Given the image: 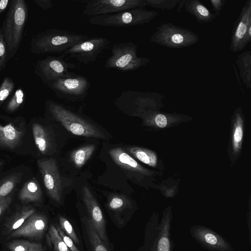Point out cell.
Returning a JSON list of instances; mask_svg holds the SVG:
<instances>
[{
	"label": "cell",
	"mask_w": 251,
	"mask_h": 251,
	"mask_svg": "<svg viewBox=\"0 0 251 251\" xmlns=\"http://www.w3.org/2000/svg\"><path fill=\"white\" fill-rule=\"evenodd\" d=\"M146 6V0H92L87 2L83 14L91 17Z\"/></svg>",
	"instance_id": "11"
},
{
	"label": "cell",
	"mask_w": 251,
	"mask_h": 251,
	"mask_svg": "<svg viewBox=\"0 0 251 251\" xmlns=\"http://www.w3.org/2000/svg\"><path fill=\"white\" fill-rule=\"evenodd\" d=\"M25 92L22 88L17 89L5 105L8 112H13L18 109L24 102Z\"/></svg>",
	"instance_id": "30"
},
{
	"label": "cell",
	"mask_w": 251,
	"mask_h": 251,
	"mask_svg": "<svg viewBox=\"0 0 251 251\" xmlns=\"http://www.w3.org/2000/svg\"><path fill=\"white\" fill-rule=\"evenodd\" d=\"M89 37L70 32L65 30L51 28L38 33L31 38V53L41 54L47 53L64 52Z\"/></svg>",
	"instance_id": "1"
},
{
	"label": "cell",
	"mask_w": 251,
	"mask_h": 251,
	"mask_svg": "<svg viewBox=\"0 0 251 251\" xmlns=\"http://www.w3.org/2000/svg\"><path fill=\"white\" fill-rule=\"evenodd\" d=\"M8 60L7 46L0 28V72L5 69Z\"/></svg>",
	"instance_id": "36"
},
{
	"label": "cell",
	"mask_w": 251,
	"mask_h": 251,
	"mask_svg": "<svg viewBox=\"0 0 251 251\" xmlns=\"http://www.w3.org/2000/svg\"><path fill=\"white\" fill-rule=\"evenodd\" d=\"M35 144L38 150L45 154L49 148V141L44 127L40 124L35 123L32 127Z\"/></svg>",
	"instance_id": "26"
},
{
	"label": "cell",
	"mask_w": 251,
	"mask_h": 251,
	"mask_svg": "<svg viewBox=\"0 0 251 251\" xmlns=\"http://www.w3.org/2000/svg\"><path fill=\"white\" fill-rule=\"evenodd\" d=\"M24 132L11 124L6 126L0 125V147L13 150L19 144Z\"/></svg>",
	"instance_id": "19"
},
{
	"label": "cell",
	"mask_w": 251,
	"mask_h": 251,
	"mask_svg": "<svg viewBox=\"0 0 251 251\" xmlns=\"http://www.w3.org/2000/svg\"><path fill=\"white\" fill-rule=\"evenodd\" d=\"M200 239L209 246L215 248H224V242L214 234L208 231H201Z\"/></svg>",
	"instance_id": "32"
},
{
	"label": "cell",
	"mask_w": 251,
	"mask_h": 251,
	"mask_svg": "<svg viewBox=\"0 0 251 251\" xmlns=\"http://www.w3.org/2000/svg\"><path fill=\"white\" fill-rule=\"evenodd\" d=\"M48 226L45 216L33 213L18 229L13 231L11 237H25L35 240L41 239Z\"/></svg>",
	"instance_id": "16"
},
{
	"label": "cell",
	"mask_w": 251,
	"mask_h": 251,
	"mask_svg": "<svg viewBox=\"0 0 251 251\" xmlns=\"http://www.w3.org/2000/svg\"><path fill=\"white\" fill-rule=\"evenodd\" d=\"M180 0H146L147 6L162 10H171L178 3Z\"/></svg>",
	"instance_id": "33"
},
{
	"label": "cell",
	"mask_w": 251,
	"mask_h": 251,
	"mask_svg": "<svg viewBox=\"0 0 251 251\" xmlns=\"http://www.w3.org/2000/svg\"><path fill=\"white\" fill-rule=\"evenodd\" d=\"M137 46L131 42L115 44L111 49V55L105 64L104 67L115 69L122 72L133 71L150 63L149 58L138 57Z\"/></svg>",
	"instance_id": "6"
},
{
	"label": "cell",
	"mask_w": 251,
	"mask_h": 251,
	"mask_svg": "<svg viewBox=\"0 0 251 251\" xmlns=\"http://www.w3.org/2000/svg\"><path fill=\"white\" fill-rule=\"evenodd\" d=\"M184 7L200 24L211 23L218 16L216 13L211 12L199 0H185Z\"/></svg>",
	"instance_id": "18"
},
{
	"label": "cell",
	"mask_w": 251,
	"mask_h": 251,
	"mask_svg": "<svg viewBox=\"0 0 251 251\" xmlns=\"http://www.w3.org/2000/svg\"><path fill=\"white\" fill-rule=\"evenodd\" d=\"M11 0H0V15L4 12L7 8Z\"/></svg>",
	"instance_id": "42"
},
{
	"label": "cell",
	"mask_w": 251,
	"mask_h": 251,
	"mask_svg": "<svg viewBox=\"0 0 251 251\" xmlns=\"http://www.w3.org/2000/svg\"><path fill=\"white\" fill-rule=\"evenodd\" d=\"M37 164L44 185L50 197L60 202L62 195L61 179L55 160L53 158L39 159Z\"/></svg>",
	"instance_id": "12"
},
{
	"label": "cell",
	"mask_w": 251,
	"mask_h": 251,
	"mask_svg": "<svg viewBox=\"0 0 251 251\" xmlns=\"http://www.w3.org/2000/svg\"><path fill=\"white\" fill-rule=\"evenodd\" d=\"M110 43L105 37H89L68 49L63 54L75 58L79 63L88 64L96 61Z\"/></svg>",
	"instance_id": "10"
},
{
	"label": "cell",
	"mask_w": 251,
	"mask_h": 251,
	"mask_svg": "<svg viewBox=\"0 0 251 251\" xmlns=\"http://www.w3.org/2000/svg\"><path fill=\"white\" fill-rule=\"evenodd\" d=\"M200 40L197 34L192 30L169 22L156 27L150 41L169 48L181 49L197 44Z\"/></svg>",
	"instance_id": "4"
},
{
	"label": "cell",
	"mask_w": 251,
	"mask_h": 251,
	"mask_svg": "<svg viewBox=\"0 0 251 251\" xmlns=\"http://www.w3.org/2000/svg\"><path fill=\"white\" fill-rule=\"evenodd\" d=\"M36 4L44 10L51 8L52 3L50 0H34Z\"/></svg>",
	"instance_id": "41"
},
{
	"label": "cell",
	"mask_w": 251,
	"mask_h": 251,
	"mask_svg": "<svg viewBox=\"0 0 251 251\" xmlns=\"http://www.w3.org/2000/svg\"><path fill=\"white\" fill-rule=\"evenodd\" d=\"M65 56L64 54L57 56H48L37 61L34 72L45 84L66 76L70 73V69L75 67L74 63L66 61Z\"/></svg>",
	"instance_id": "9"
},
{
	"label": "cell",
	"mask_w": 251,
	"mask_h": 251,
	"mask_svg": "<svg viewBox=\"0 0 251 251\" xmlns=\"http://www.w3.org/2000/svg\"><path fill=\"white\" fill-rule=\"evenodd\" d=\"M22 173H15L0 181V200L10 194L21 179Z\"/></svg>",
	"instance_id": "27"
},
{
	"label": "cell",
	"mask_w": 251,
	"mask_h": 251,
	"mask_svg": "<svg viewBox=\"0 0 251 251\" xmlns=\"http://www.w3.org/2000/svg\"><path fill=\"white\" fill-rule=\"evenodd\" d=\"M128 203V200L124 196L115 195L109 199L108 206L111 210L117 212L124 210Z\"/></svg>",
	"instance_id": "34"
},
{
	"label": "cell",
	"mask_w": 251,
	"mask_h": 251,
	"mask_svg": "<svg viewBox=\"0 0 251 251\" xmlns=\"http://www.w3.org/2000/svg\"><path fill=\"white\" fill-rule=\"evenodd\" d=\"M209 1L214 11V13H216L218 16H219L226 4V0H210Z\"/></svg>",
	"instance_id": "38"
},
{
	"label": "cell",
	"mask_w": 251,
	"mask_h": 251,
	"mask_svg": "<svg viewBox=\"0 0 251 251\" xmlns=\"http://www.w3.org/2000/svg\"><path fill=\"white\" fill-rule=\"evenodd\" d=\"M185 0H179L177 5V11L178 12H180L182 8L184 7Z\"/></svg>",
	"instance_id": "43"
},
{
	"label": "cell",
	"mask_w": 251,
	"mask_h": 251,
	"mask_svg": "<svg viewBox=\"0 0 251 251\" xmlns=\"http://www.w3.org/2000/svg\"><path fill=\"white\" fill-rule=\"evenodd\" d=\"M113 161L124 169L133 173L145 176H152L158 172L151 171L138 163L121 148L112 149L109 151Z\"/></svg>",
	"instance_id": "17"
},
{
	"label": "cell",
	"mask_w": 251,
	"mask_h": 251,
	"mask_svg": "<svg viewBox=\"0 0 251 251\" xmlns=\"http://www.w3.org/2000/svg\"><path fill=\"white\" fill-rule=\"evenodd\" d=\"M164 94L156 92H140L126 90L116 100V103L121 108L132 111L133 114H141L145 109L160 110L164 107Z\"/></svg>",
	"instance_id": "7"
},
{
	"label": "cell",
	"mask_w": 251,
	"mask_h": 251,
	"mask_svg": "<svg viewBox=\"0 0 251 251\" xmlns=\"http://www.w3.org/2000/svg\"><path fill=\"white\" fill-rule=\"evenodd\" d=\"M59 235L71 251H79L74 243L73 241L68 237L59 226L56 227Z\"/></svg>",
	"instance_id": "37"
},
{
	"label": "cell",
	"mask_w": 251,
	"mask_h": 251,
	"mask_svg": "<svg viewBox=\"0 0 251 251\" xmlns=\"http://www.w3.org/2000/svg\"><path fill=\"white\" fill-rule=\"evenodd\" d=\"M46 85L57 97L74 100L85 97L90 82L86 77L70 72L66 76L50 82Z\"/></svg>",
	"instance_id": "8"
},
{
	"label": "cell",
	"mask_w": 251,
	"mask_h": 251,
	"mask_svg": "<svg viewBox=\"0 0 251 251\" xmlns=\"http://www.w3.org/2000/svg\"><path fill=\"white\" fill-rule=\"evenodd\" d=\"M82 199L86 206L89 218L99 235L107 248L108 247L105 222L101 209L90 189L86 186L82 189Z\"/></svg>",
	"instance_id": "14"
},
{
	"label": "cell",
	"mask_w": 251,
	"mask_h": 251,
	"mask_svg": "<svg viewBox=\"0 0 251 251\" xmlns=\"http://www.w3.org/2000/svg\"><path fill=\"white\" fill-rule=\"evenodd\" d=\"M251 25V0H248L242 6L231 31L230 50L236 53L240 51V47L248 27Z\"/></svg>",
	"instance_id": "15"
},
{
	"label": "cell",
	"mask_w": 251,
	"mask_h": 251,
	"mask_svg": "<svg viewBox=\"0 0 251 251\" xmlns=\"http://www.w3.org/2000/svg\"><path fill=\"white\" fill-rule=\"evenodd\" d=\"M19 198L24 203L39 202L42 201V190L35 179H30L25 183L20 190Z\"/></svg>",
	"instance_id": "21"
},
{
	"label": "cell",
	"mask_w": 251,
	"mask_h": 251,
	"mask_svg": "<svg viewBox=\"0 0 251 251\" xmlns=\"http://www.w3.org/2000/svg\"><path fill=\"white\" fill-rule=\"evenodd\" d=\"M95 148L94 145H88L72 152L71 159L75 167H82L92 156Z\"/></svg>",
	"instance_id": "25"
},
{
	"label": "cell",
	"mask_w": 251,
	"mask_h": 251,
	"mask_svg": "<svg viewBox=\"0 0 251 251\" xmlns=\"http://www.w3.org/2000/svg\"><path fill=\"white\" fill-rule=\"evenodd\" d=\"M59 222L60 228L75 243L79 244V241L74 228L69 221L64 217L59 216Z\"/></svg>",
	"instance_id": "35"
},
{
	"label": "cell",
	"mask_w": 251,
	"mask_h": 251,
	"mask_svg": "<svg viewBox=\"0 0 251 251\" xmlns=\"http://www.w3.org/2000/svg\"><path fill=\"white\" fill-rule=\"evenodd\" d=\"M231 122L228 154L231 163L233 164L241 154L243 142L245 116L241 107L235 110Z\"/></svg>",
	"instance_id": "13"
},
{
	"label": "cell",
	"mask_w": 251,
	"mask_h": 251,
	"mask_svg": "<svg viewBox=\"0 0 251 251\" xmlns=\"http://www.w3.org/2000/svg\"><path fill=\"white\" fill-rule=\"evenodd\" d=\"M236 64L242 82L248 89L251 88V51H244L237 56Z\"/></svg>",
	"instance_id": "22"
},
{
	"label": "cell",
	"mask_w": 251,
	"mask_h": 251,
	"mask_svg": "<svg viewBox=\"0 0 251 251\" xmlns=\"http://www.w3.org/2000/svg\"><path fill=\"white\" fill-rule=\"evenodd\" d=\"M7 246L10 251H44L41 244L26 240H14Z\"/></svg>",
	"instance_id": "28"
},
{
	"label": "cell",
	"mask_w": 251,
	"mask_h": 251,
	"mask_svg": "<svg viewBox=\"0 0 251 251\" xmlns=\"http://www.w3.org/2000/svg\"><path fill=\"white\" fill-rule=\"evenodd\" d=\"M128 151L142 163L159 170L164 169V164L154 151L139 147H129Z\"/></svg>",
	"instance_id": "20"
},
{
	"label": "cell",
	"mask_w": 251,
	"mask_h": 251,
	"mask_svg": "<svg viewBox=\"0 0 251 251\" xmlns=\"http://www.w3.org/2000/svg\"><path fill=\"white\" fill-rule=\"evenodd\" d=\"M46 107L52 117L70 132L88 137L104 139L103 133L94 125L58 103L49 100Z\"/></svg>",
	"instance_id": "3"
},
{
	"label": "cell",
	"mask_w": 251,
	"mask_h": 251,
	"mask_svg": "<svg viewBox=\"0 0 251 251\" xmlns=\"http://www.w3.org/2000/svg\"><path fill=\"white\" fill-rule=\"evenodd\" d=\"M158 12L137 8L120 12L91 17L88 22L92 25L111 27H128L150 23Z\"/></svg>",
	"instance_id": "5"
},
{
	"label": "cell",
	"mask_w": 251,
	"mask_h": 251,
	"mask_svg": "<svg viewBox=\"0 0 251 251\" xmlns=\"http://www.w3.org/2000/svg\"><path fill=\"white\" fill-rule=\"evenodd\" d=\"M82 221L94 251H108L106 246L99 235L89 217H84Z\"/></svg>",
	"instance_id": "23"
},
{
	"label": "cell",
	"mask_w": 251,
	"mask_h": 251,
	"mask_svg": "<svg viewBox=\"0 0 251 251\" xmlns=\"http://www.w3.org/2000/svg\"><path fill=\"white\" fill-rule=\"evenodd\" d=\"M15 83L9 76L5 77L0 84V107L14 89Z\"/></svg>",
	"instance_id": "31"
},
{
	"label": "cell",
	"mask_w": 251,
	"mask_h": 251,
	"mask_svg": "<svg viewBox=\"0 0 251 251\" xmlns=\"http://www.w3.org/2000/svg\"><path fill=\"white\" fill-rule=\"evenodd\" d=\"M28 16V5L25 0L11 1L1 28L9 59L15 55L20 47Z\"/></svg>",
	"instance_id": "2"
},
{
	"label": "cell",
	"mask_w": 251,
	"mask_h": 251,
	"mask_svg": "<svg viewBox=\"0 0 251 251\" xmlns=\"http://www.w3.org/2000/svg\"><path fill=\"white\" fill-rule=\"evenodd\" d=\"M170 242L166 236L162 237L159 241L158 251H170Z\"/></svg>",
	"instance_id": "39"
},
{
	"label": "cell",
	"mask_w": 251,
	"mask_h": 251,
	"mask_svg": "<svg viewBox=\"0 0 251 251\" xmlns=\"http://www.w3.org/2000/svg\"><path fill=\"white\" fill-rule=\"evenodd\" d=\"M12 200V197L11 194L0 200V216L4 212V211L9 206Z\"/></svg>",
	"instance_id": "40"
},
{
	"label": "cell",
	"mask_w": 251,
	"mask_h": 251,
	"mask_svg": "<svg viewBox=\"0 0 251 251\" xmlns=\"http://www.w3.org/2000/svg\"><path fill=\"white\" fill-rule=\"evenodd\" d=\"M34 213L35 209L33 207L27 206L22 208L6 224L5 226L7 231L12 232L19 228L25 221Z\"/></svg>",
	"instance_id": "24"
},
{
	"label": "cell",
	"mask_w": 251,
	"mask_h": 251,
	"mask_svg": "<svg viewBox=\"0 0 251 251\" xmlns=\"http://www.w3.org/2000/svg\"><path fill=\"white\" fill-rule=\"evenodd\" d=\"M47 240L52 246L53 251H71L53 225L49 228Z\"/></svg>",
	"instance_id": "29"
},
{
	"label": "cell",
	"mask_w": 251,
	"mask_h": 251,
	"mask_svg": "<svg viewBox=\"0 0 251 251\" xmlns=\"http://www.w3.org/2000/svg\"><path fill=\"white\" fill-rule=\"evenodd\" d=\"M2 164H3V162L0 161V166H1L2 165Z\"/></svg>",
	"instance_id": "44"
}]
</instances>
